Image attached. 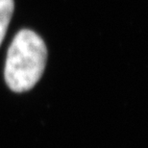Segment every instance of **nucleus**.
Returning <instances> with one entry per match:
<instances>
[{
  "mask_svg": "<svg viewBox=\"0 0 148 148\" xmlns=\"http://www.w3.org/2000/svg\"><path fill=\"white\" fill-rule=\"evenodd\" d=\"M47 61L43 40L29 29L14 36L8 49L4 76L8 87L14 92L30 90L42 76Z\"/></svg>",
  "mask_w": 148,
  "mask_h": 148,
  "instance_id": "1",
  "label": "nucleus"
},
{
  "mask_svg": "<svg viewBox=\"0 0 148 148\" xmlns=\"http://www.w3.org/2000/svg\"><path fill=\"white\" fill-rule=\"evenodd\" d=\"M14 10V0H0V45L7 33Z\"/></svg>",
  "mask_w": 148,
  "mask_h": 148,
  "instance_id": "2",
  "label": "nucleus"
}]
</instances>
